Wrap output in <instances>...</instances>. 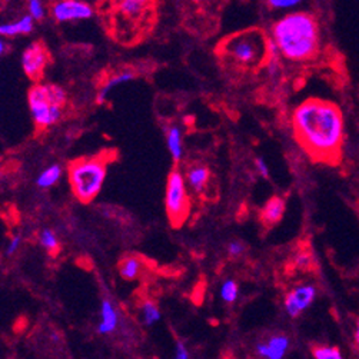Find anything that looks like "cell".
I'll return each mask as SVG.
<instances>
[{"instance_id":"6da1fadb","label":"cell","mask_w":359,"mask_h":359,"mask_svg":"<svg viewBox=\"0 0 359 359\" xmlns=\"http://www.w3.org/2000/svg\"><path fill=\"white\" fill-rule=\"evenodd\" d=\"M292 128L301 147L313 159L337 161L345 137V122L335 103L318 97L304 100L292 114Z\"/></svg>"},{"instance_id":"7a4b0ae2","label":"cell","mask_w":359,"mask_h":359,"mask_svg":"<svg viewBox=\"0 0 359 359\" xmlns=\"http://www.w3.org/2000/svg\"><path fill=\"white\" fill-rule=\"evenodd\" d=\"M269 38L276 43L280 57L305 62L316 56L320 46V29L313 15L292 11L273 22Z\"/></svg>"},{"instance_id":"3957f363","label":"cell","mask_w":359,"mask_h":359,"mask_svg":"<svg viewBox=\"0 0 359 359\" xmlns=\"http://www.w3.org/2000/svg\"><path fill=\"white\" fill-rule=\"evenodd\" d=\"M107 175L104 156L82 158L69 166V184L74 195L85 203L92 202L102 191Z\"/></svg>"},{"instance_id":"277c9868","label":"cell","mask_w":359,"mask_h":359,"mask_svg":"<svg viewBox=\"0 0 359 359\" xmlns=\"http://www.w3.org/2000/svg\"><path fill=\"white\" fill-rule=\"evenodd\" d=\"M27 100L34 123L45 129L57 123L62 118L66 92L53 83H38L29 90Z\"/></svg>"},{"instance_id":"5b68a950","label":"cell","mask_w":359,"mask_h":359,"mask_svg":"<svg viewBox=\"0 0 359 359\" xmlns=\"http://www.w3.org/2000/svg\"><path fill=\"white\" fill-rule=\"evenodd\" d=\"M266 41L268 38L259 30H246L231 36L224 43V53L235 65L258 66L266 60Z\"/></svg>"},{"instance_id":"8992f818","label":"cell","mask_w":359,"mask_h":359,"mask_svg":"<svg viewBox=\"0 0 359 359\" xmlns=\"http://www.w3.org/2000/svg\"><path fill=\"white\" fill-rule=\"evenodd\" d=\"M165 208L173 225H181L189 213V195L187 191V179L181 170H172L166 181Z\"/></svg>"},{"instance_id":"52a82bcc","label":"cell","mask_w":359,"mask_h":359,"mask_svg":"<svg viewBox=\"0 0 359 359\" xmlns=\"http://www.w3.org/2000/svg\"><path fill=\"white\" fill-rule=\"evenodd\" d=\"M20 62L26 76L32 81H39L49 62V52L41 42H33L23 50Z\"/></svg>"},{"instance_id":"ba28073f","label":"cell","mask_w":359,"mask_h":359,"mask_svg":"<svg viewBox=\"0 0 359 359\" xmlns=\"http://www.w3.org/2000/svg\"><path fill=\"white\" fill-rule=\"evenodd\" d=\"M52 16L59 23L88 20L93 16V9L83 0H56L52 5Z\"/></svg>"},{"instance_id":"9c48e42d","label":"cell","mask_w":359,"mask_h":359,"mask_svg":"<svg viewBox=\"0 0 359 359\" xmlns=\"http://www.w3.org/2000/svg\"><path fill=\"white\" fill-rule=\"evenodd\" d=\"M316 298V288L311 283H302L292 288L285 297L283 306L291 318L301 316L312 306Z\"/></svg>"},{"instance_id":"30bf717a","label":"cell","mask_w":359,"mask_h":359,"mask_svg":"<svg viewBox=\"0 0 359 359\" xmlns=\"http://www.w3.org/2000/svg\"><path fill=\"white\" fill-rule=\"evenodd\" d=\"M290 345L291 341L288 337L283 334H276L268 337L265 341H261L257 345L255 352L258 353V356L265 359H282L286 352H288Z\"/></svg>"},{"instance_id":"8fae6325","label":"cell","mask_w":359,"mask_h":359,"mask_svg":"<svg viewBox=\"0 0 359 359\" xmlns=\"http://www.w3.org/2000/svg\"><path fill=\"white\" fill-rule=\"evenodd\" d=\"M119 312L111 299L104 298L100 305V320L97 325V332L100 335H111L119 327Z\"/></svg>"},{"instance_id":"7c38bea8","label":"cell","mask_w":359,"mask_h":359,"mask_svg":"<svg viewBox=\"0 0 359 359\" xmlns=\"http://www.w3.org/2000/svg\"><path fill=\"white\" fill-rule=\"evenodd\" d=\"M152 0H116V12L121 18L128 20L140 19L151 8Z\"/></svg>"},{"instance_id":"4fadbf2b","label":"cell","mask_w":359,"mask_h":359,"mask_svg":"<svg viewBox=\"0 0 359 359\" xmlns=\"http://www.w3.org/2000/svg\"><path fill=\"white\" fill-rule=\"evenodd\" d=\"M286 203L280 196H272L266 201L261 210V221L265 226H273L282 221L285 215Z\"/></svg>"},{"instance_id":"5bb4252c","label":"cell","mask_w":359,"mask_h":359,"mask_svg":"<svg viewBox=\"0 0 359 359\" xmlns=\"http://www.w3.org/2000/svg\"><path fill=\"white\" fill-rule=\"evenodd\" d=\"M34 22L36 20L27 13L15 22L0 23V36L2 38H16V36L29 34L33 32Z\"/></svg>"},{"instance_id":"9a60e30c","label":"cell","mask_w":359,"mask_h":359,"mask_svg":"<svg viewBox=\"0 0 359 359\" xmlns=\"http://www.w3.org/2000/svg\"><path fill=\"white\" fill-rule=\"evenodd\" d=\"M133 79H135V74H133L132 70H121V72H118L116 75H112L109 79L106 81V83L99 89L97 96H96V102L99 104L104 103L107 100V97H109V95L112 93L114 89H116L118 86L125 85V83H128V82H130Z\"/></svg>"},{"instance_id":"2e32d148","label":"cell","mask_w":359,"mask_h":359,"mask_svg":"<svg viewBox=\"0 0 359 359\" xmlns=\"http://www.w3.org/2000/svg\"><path fill=\"white\" fill-rule=\"evenodd\" d=\"M166 147L172 159L177 163L184 158V140L182 129L177 125H170L166 128Z\"/></svg>"},{"instance_id":"e0dca14e","label":"cell","mask_w":359,"mask_h":359,"mask_svg":"<svg viewBox=\"0 0 359 359\" xmlns=\"http://www.w3.org/2000/svg\"><path fill=\"white\" fill-rule=\"evenodd\" d=\"M209 176H210V172L205 165H195L187 170L185 179H187V184L189 185V188L199 194L208 185Z\"/></svg>"},{"instance_id":"ac0fdd59","label":"cell","mask_w":359,"mask_h":359,"mask_svg":"<svg viewBox=\"0 0 359 359\" xmlns=\"http://www.w3.org/2000/svg\"><path fill=\"white\" fill-rule=\"evenodd\" d=\"M143 272H145V261L139 257L129 255L119 264V273L126 280H135L140 278Z\"/></svg>"},{"instance_id":"d6986e66","label":"cell","mask_w":359,"mask_h":359,"mask_svg":"<svg viewBox=\"0 0 359 359\" xmlns=\"http://www.w3.org/2000/svg\"><path fill=\"white\" fill-rule=\"evenodd\" d=\"M139 318L145 327H154L161 320L162 313L154 301H143L139 306Z\"/></svg>"},{"instance_id":"ffe728a7","label":"cell","mask_w":359,"mask_h":359,"mask_svg":"<svg viewBox=\"0 0 359 359\" xmlns=\"http://www.w3.org/2000/svg\"><path fill=\"white\" fill-rule=\"evenodd\" d=\"M62 166L57 163L50 165L45 170L41 172V175L36 179V185H38L41 189H49L55 187L62 177Z\"/></svg>"},{"instance_id":"44dd1931","label":"cell","mask_w":359,"mask_h":359,"mask_svg":"<svg viewBox=\"0 0 359 359\" xmlns=\"http://www.w3.org/2000/svg\"><path fill=\"white\" fill-rule=\"evenodd\" d=\"M219 295L221 299L225 304H235L239 298V286L238 282L235 279H226L224 280V283L221 285V290H219Z\"/></svg>"},{"instance_id":"7402d4cb","label":"cell","mask_w":359,"mask_h":359,"mask_svg":"<svg viewBox=\"0 0 359 359\" xmlns=\"http://www.w3.org/2000/svg\"><path fill=\"white\" fill-rule=\"evenodd\" d=\"M312 356L315 359H342L344 355L338 346L319 345L312 348Z\"/></svg>"},{"instance_id":"603a6c76","label":"cell","mask_w":359,"mask_h":359,"mask_svg":"<svg viewBox=\"0 0 359 359\" xmlns=\"http://www.w3.org/2000/svg\"><path fill=\"white\" fill-rule=\"evenodd\" d=\"M305 0H266V5L271 11L275 12H292L297 11Z\"/></svg>"},{"instance_id":"cb8c5ba5","label":"cell","mask_w":359,"mask_h":359,"mask_svg":"<svg viewBox=\"0 0 359 359\" xmlns=\"http://www.w3.org/2000/svg\"><path fill=\"white\" fill-rule=\"evenodd\" d=\"M39 241L48 252H56L59 249V238L53 229H49V228L42 229V232L39 233Z\"/></svg>"},{"instance_id":"d4e9b609","label":"cell","mask_w":359,"mask_h":359,"mask_svg":"<svg viewBox=\"0 0 359 359\" xmlns=\"http://www.w3.org/2000/svg\"><path fill=\"white\" fill-rule=\"evenodd\" d=\"M27 13L34 20H42L46 15V8L43 0H27Z\"/></svg>"},{"instance_id":"484cf974","label":"cell","mask_w":359,"mask_h":359,"mask_svg":"<svg viewBox=\"0 0 359 359\" xmlns=\"http://www.w3.org/2000/svg\"><path fill=\"white\" fill-rule=\"evenodd\" d=\"M246 246L241 241H232L228 243V254L231 258H239L245 254Z\"/></svg>"},{"instance_id":"4316f807","label":"cell","mask_w":359,"mask_h":359,"mask_svg":"<svg viewBox=\"0 0 359 359\" xmlns=\"http://www.w3.org/2000/svg\"><path fill=\"white\" fill-rule=\"evenodd\" d=\"M175 358L176 359H188V358H191L188 346L185 345L184 341H176V344H175Z\"/></svg>"},{"instance_id":"83f0119b","label":"cell","mask_w":359,"mask_h":359,"mask_svg":"<svg viewBox=\"0 0 359 359\" xmlns=\"http://www.w3.org/2000/svg\"><path fill=\"white\" fill-rule=\"evenodd\" d=\"M20 245H22V238H20L19 235L13 236V238L11 239V242L8 243V246H6V257L15 255V254L18 252V249L20 248Z\"/></svg>"},{"instance_id":"f1b7e54d","label":"cell","mask_w":359,"mask_h":359,"mask_svg":"<svg viewBox=\"0 0 359 359\" xmlns=\"http://www.w3.org/2000/svg\"><path fill=\"white\" fill-rule=\"evenodd\" d=\"M255 168H257L258 173H259L262 177H265V179L269 177V166H268V163L265 162L264 158H257V159H255Z\"/></svg>"},{"instance_id":"f546056e","label":"cell","mask_w":359,"mask_h":359,"mask_svg":"<svg viewBox=\"0 0 359 359\" xmlns=\"http://www.w3.org/2000/svg\"><path fill=\"white\" fill-rule=\"evenodd\" d=\"M295 262H297V265H298L299 268H306V266H309V264H311V255L306 254V252H301V254L297 255Z\"/></svg>"},{"instance_id":"4dcf8cb0","label":"cell","mask_w":359,"mask_h":359,"mask_svg":"<svg viewBox=\"0 0 359 359\" xmlns=\"http://www.w3.org/2000/svg\"><path fill=\"white\" fill-rule=\"evenodd\" d=\"M355 345H356V351L359 352V319L356 322V328H355Z\"/></svg>"},{"instance_id":"1f68e13d","label":"cell","mask_w":359,"mask_h":359,"mask_svg":"<svg viewBox=\"0 0 359 359\" xmlns=\"http://www.w3.org/2000/svg\"><path fill=\"white\" fill-rule=\"evenodd\" d=\"M6 49H8L6 42L2 39V36H0V56H2L6 52Z\"/></svg>"}]
</instances>
